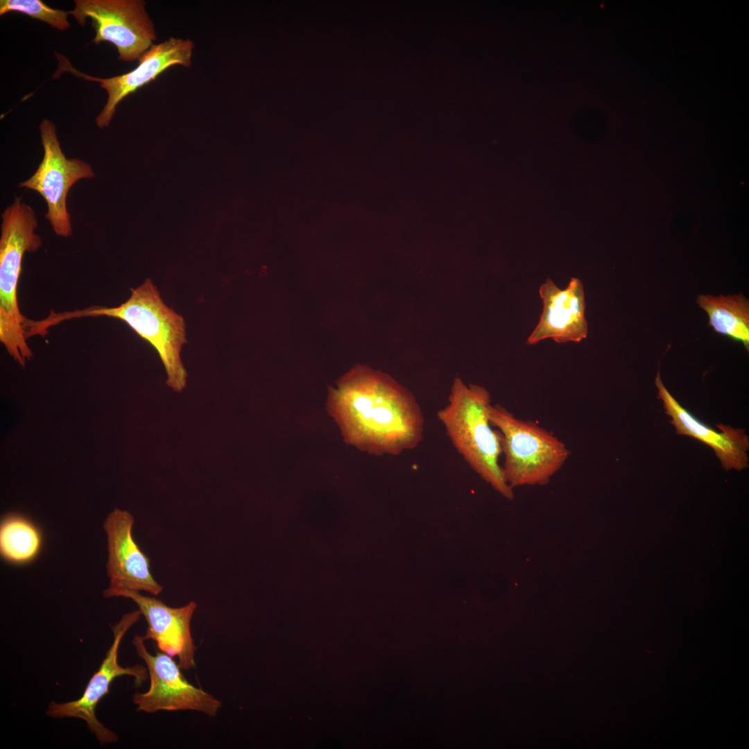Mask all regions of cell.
I'll list each match as a JSON object with an SVG mask.
<instances>
[{"label": "cell", "mask_w": 749, "mask_h": 749, "mask_svg": "<svg viewBox=\"0 0 749 749\" xmlns=\"http://www.w3.org/2000/svg\"><path fill=\"white\" fill-rule=\"evenodd\" d=\"M327 408L345 442L369 454L399 455L423 438L424 415L414 395L367 365H355L338 381Z\"/></svg>", "instance_id": "obj_1"}, {"label": "cell", "mask_w": 749, "mask_h": 749, "mask_svg": "<svg viewBox=\"0 0 749 749\" xmlns=\"http://www.w3.org/2000/svg\"><path fill=\"white\" fill-rule=\"evenodd\" d=\"M130 291V298L119 306H93L61 313L51 311L39 321V325L47 332L50 327L74 318L107 316L120 319L157 351L167 374L168 386L176 391L182 390L187 377L180 357L182 347L187 343L183 318L163 302L150 279Z\"/></svg>", "instance_id": "obj_2"}, {"label": "cell", "mask_w": 749, "mask_h": 749, "mask_svg": "<svg viewBox=\"0 0 749 749\" xmlns=\"http://www.w3.org/2000/svg\"><path fill=\"white\" fill-rule=\"evenodd\" d=\"M490 393L475 384L454 379L448 404L438 411L453 445L472 469L505 498L512 500L513 488L507 483L499 458L502 454L501 433L491 427L488 407Z\"/></svg>", "instance_id": "obj_3"}, {"label": "cell", "mask_w": 749, "mask_h": 749, "mask_svg": "<svg viewBox=\"0 0 749 749\" xmlns=\"http://www.w3.org/2000/svg\"><path fill=\"white\" fill-rule=\"evenodd\" d=\"M0 237V341L8 354L24 365L33 356L27 343L26 322L20 311L17 289L26 252H35L42 239L35 233L37 220L33 209L15 197L1 214Z\"/></svg>", "instance_id": "obj_4"}, {"label": "cell", "mask_w": 749, "mask_h": 749, "mask_svg": "<svg viewBox=\"0 0 749 749\" xmlns=\"http://www.w3.org/2000/svg\"><path fill=\"white\" fill-rule=\"evenodd\" d=\"M488 415L501 433L502 469L512 488L546 484L568 459L566 445L535 423L518 419L505 408L491 404Z\"/></svg>", "instance_id": "obj_5"}, {"label": "cell", "mask_w": 749, "mask_h": 749, "mask_svg": "<svg viewBox=\"0 0 749 749\" xmlns=\"http://www.w3.org/2000/svg\"><path fill=\"white\" fill-rule=\"evenodd\" d=\"M69 11L81 26L92 21L95 37L92 42L114 44L119 59L139 60L154 44L156 33L143 0H75Z\"/></svg>", "instance_id": "obj_6"}, {"label": "cell", "mask_w": 749, "mask_h": 749, "mask_svg": "<svg viewBox=\"0 0 749 749\" xmlns=\"http://www.w3.org/2000/svg\"><path fill=\"white\" fill-rule=\"evenodd\" d=\"M40 132L43 159L32 176L21 182L19 187L34 190L41 195L47 205L45 218L54 232L69 237L72 234V227L66 205L67 193L79 180L94 178V172L87 162L65 157L52 121L42 119Z\"/></svg>", "instance_id": "obj_7"}, {"label": "cell", "mask_w": 749, "mask_h": 749, "mask_svg": "<svg viewBox=\"0 0 749 749\" xmlns=\"http://www.w3.org/2000/svg\"><path fill=\"white\" fill-rule=\"evenodd\" d=\"M144 641L142 636L136 635L132 642L137 654L146 664L150 678L148 691H137L132 696L137 711L155 713L161 710H194L215 716L221 702L189 683L171 656L160 652H156L155 655L150 654Z\"/></svg>", "instance_id": "obj_8"}, {"label": "cell", "mask_w": 749, "mask_h": 749, "mask_svg": "<svg viewBox=\"0 0 749 749\" xmlns=\"http://www.w3.org/2000/svg\"><path fill=\"white\" fill-rule=\"evenodd\" d=\"M139 610L124 614L121 620L112 626L113 641L101 666L90 678L82 696L77 700L56 703L48 706L46 714L53 718H76L83 720L101 745L118 741L116 733L107 728L96 716V708L101 699L109 692L111 682L121 675L135 678L136 685H141L148 678V670L140 664L122 666L118 662V651L123 636L138 621Z\"/></svg>", "instance_id": "obj_9"}, {"label": "cell", "mask_w": 749, "mask_h": 749, "mask_svg": "<svg viewBox=\"0 0 749 749\" xmlns=\"http://www.w3.org/2000/svg\"><path fill=\"white\" fill-rule=\"evenodd\" d=\"M194 44L190 40L169 37L160 44H153L139 60L135 69L124 74L102 78L91 76L74 69L60 54L55 53L59 62L58 72L69 71L87 80L97 82L107 94V100L96 118L100 128L108 127L117 105L127 96L154 80L167 69L175 65L189 67Z\"/></svg>", "instance_id": "obj_10"}, {"label": "cell", "mask_w": 749, "mask_h": 749, "mask_svg": "<svg viewBox=\"0 0 749 749\" xmlns=\"http://www.w3.org/2000/svg\"><path fill=\"white\" fill-rule=\"evenodd\" d=\"M132 515L126 510L115 509L106 517L103 528L107 535V573L110 586L103 592L110 598L118 591H144L157 595L163 587L150 570V560L135 542L132 531Z\"/></svg>", "instance_id": "obj_11"}, {"label": "cell", "mask_w": 749, "mask_h": 749, "mask_svg": "<svg viewBox=\"0 0 749 749\" xmlns=\"http://www.w3.org/2000/svg\"><path fill=\"white\" fill-rule=\"evenodd\" d=\"M122 596L132 600L147 622L144 640L154 641L163 653L177 657L181 669L195 667L196 646L191 632V621L196 603L172 608L155 597L141 595L139 592L121 590L111 597Z\"/></svg>", "instance_id": "obj_12"}, {"label": "cell", "mask_w": 749, "mask_h": 749, "mask_svg": "<svg viewBox=\"0 0 749 749\" xmlns=\"http://www.w3.org/2000/svg\"><path fill=\"white\" fill-rule=\"evenodd\" d=\"M543 310L537 325L527 338L528 345L551 338L558 343L580 342L588 333L585 292L582 282L571 277L561 289L549 278L539 289Z\"/></svg>", "instance_id": "obj_13"}, {"label": "cell", "mask_w": 749, "mask_h": 749, "mask_svg": "<svg viewBox=\"0 0 749 749\" xmlns=\"http://www.w3.org/2000/svg\"><path fill=\"white\" fill-rule=\"evenodd\" d=\"M655 384L657 398L662 402L665 413L671 417L670 422L675 427L676 433L691 436L711 447L726 470H741L748 467L749 440L743 429L720 423L716 426L721 432L716 431L677 402L663 384L660 372L657 373Z\"/></svg>", "instance_id": "obj_14"}, {"label": "cell", "mask_w": 749, "mask_h": 749, "mask_svg": "<svg viewBox=\"0 0 749 749\" xmlns=\"http://www.w3.org/2000/svg\"><path fill=\"white\" fill-rule=\"evenodd\" d=\"M698 305L709 317L714 332L741 343L749 350V300L741 293L728 295L700 294Z\"/></svg>", "instance_id": "obj_15"}, {"label": "cell", "mask_w": 749, "mask_h": 749, "mask_svg": "<svg viewBox=\"0 0 749 749\" xmlns=\"http://www.w3.org/2000/svg\"><path fill=\"white\" fill-rule=\"evenodd\" d=\"M42 536L33 522L19 515H11L1 522L0 552L7 561L24 564L33 560L42 546Z\"/></svg>", "instance_id": "obj_16"}, {"label": "cell", "mask_w": 749, "mask_h": 749, "mask_svg": "<svg viewBox=\"0 0 749 749\" xmlns=\"http://www.w3.org/2000/svg\"><path fill=\"white\" fill-rule=\"evenodd\" d=\"M18 12L46 23L59 31L70 27L69 12L52 8L40 0H1L0 15Z\"/></svg>", "instance_id": "obj_17"}]
</instances>
